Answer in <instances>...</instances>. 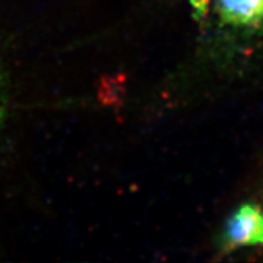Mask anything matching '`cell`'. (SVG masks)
I'll use <instances>...</instances> for the list:
<instances>
[{"instance_id":"obj_2","label":"cell","mask_w":263,"mask_h":263,"mask_svg":"<svg viewBox=\"0 0 263 263\" xmlns=\"http://www.w3.org/2000/svg\"><path fill=\"white\" fill-rule=\"evenodd\" d=\"M4 110H6V90H4V80L2 67H0V126L3 122Z\"/></svg>"},{"instance_id":"obj_3","label":"cell","mask_w":263,"mask_h":263,"mask_svg":"<svg viewBox=\"0 0 263 263\" xmlns=\"http://www.w3.org/2000/svg\"><path fill=\"white\" fill-rule=\"evenodd\" d=\"M208 3H210V0H191V6L194 7L197 17H201L205 14Z\"/></svg>"},{"instance_id":"obj_1","label":"cell","mask_w":263,"mask_h":263,"mask_svg":"<svg viewBox=\"0 0 263 263\" xmlns=\"http://www.w3.org/2000/svg\"><path fill=\"white\" fill-rule=\"evenodd\" d=\"M226 243L229 246L263 245V212L251 204L239 207L227 222Z\"/></svg>"}]
</instances>
